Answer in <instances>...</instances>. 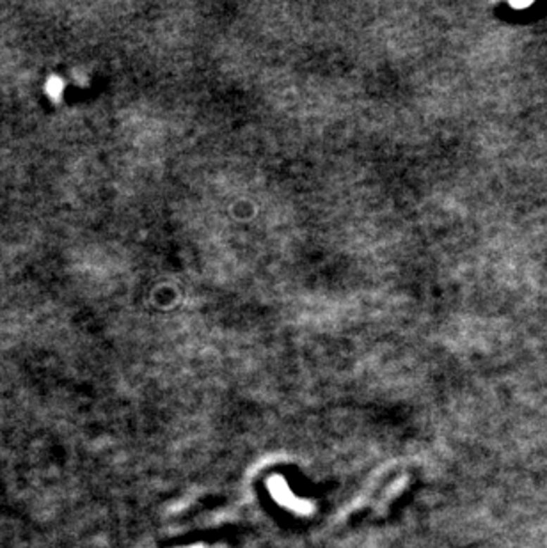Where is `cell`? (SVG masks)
Segmentation results:
<instances>
[{"label":"cell","instance_id":"2","mask_svg":"<svg viewBox=\"0 0 547 548\" xmlns=\"http://www.w3.org/2000/svg\"><path fill=\"white\" fill-rule=\"evenodd\" d=\"M510 6L514 9H524V8H529L532 4H529V2H512Z\"/></svg>","mask_w":547,"mask_h":548},{"label":"cell","instance_id":"1","mask_svg":"<svg viewBox=\"0 0 547 548\" xmlns=\"http://www.w3.org/2000/svg\"><path fill=\"white\" fill-rule=\"evenodd\" d=\"M268 492L272 493V497L284 506V508L291 509L295 513H301V515H311L313 504L309 500H301L294 495L290 488H288L287 481L279 476L268 479Z\"/></svg>","mask_w":547,"mask_h":548},{"label":"cell","instance_id":"3","mask_svg":"<svg viewBox=\"0 0 547 548\" xmlns=\"http://www.w3.org/2000/svg\"><path fill=\"white\" fill-rule=\"evenodd\" d=\"M192 548H210V547H206V544H196V547H192Z\"/></svg>","mask_w":547,"mask_h":548}]
</instances>
